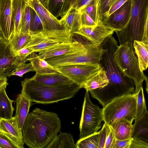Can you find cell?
<instances>
[{
    "mask_svg": "<svg viewBox=\"0 0 148 148\" xmlns=\"http://www.w3.org/2000/svg\"><path fill=\"white\" fill-rule=\"evenodd\" d=\"M27 59L32 64L36 73L47 74L60 73L56 68L49 64L45 60L40 58L35 52L31 53Z\"/></svg>",
    "mask_w": 148,
    "mask_h": 148,
    "instance_id": "44dd1931",
    "label": "cell"
},
{
    "mask_svg": "<svg viewBox=\"0 0 148 148\" xmlns=\"http://www.w3.org/2000/svg\"><path fill=\"white\" fill-rule=\"evenodd\" d=\"M32 50L29 47H24L19 50L16 55L23 60H27V58L32 52Z\"/></svg>",
    "mask_w": 148,
    "mask_h": 148,
    "instance_id": "f6af8a7d",
    "label": "cell"
},
{
    "mask_svg": "<svg viewBox=\"0 0 148 148\" xmlns=\"http://www.w3.org/2000/svg\"><path fill=\"white\" fill-rule=\"evenodd\" d=\"M110 130V126L104 123L99 131V140L98 148H104L106 139Z\"/></svg>",
    "mask_w": 148,
    "mask_h": 148,
    "instance_id": "74e56055",
    "label": "cell"
},
{
    "mask_svg": "<svg viewBox=\"0 0 148 148\" xmlns=\"http://www.w3.org/2000/svg\"><path fill=\"white\" fill-rule=\"evenodd\" d=\"M148 148V142L142 140L132 139L130 148Z\"/></svg>",
    "mask_w": 148,
    "mask_h": 148,
    "instance_id": "ee69618b",
    "label": "cell"
},
{
    "mask_svg": "<svg viewBox=\"0 0 148 148\" xmlns=\"http://www.w3.org/2000/svg\"><path fill=\"white\" fill-rule=\"evenodd\" d=\"M131 138L148 142V112L133 125Z\"/></svg>",
    "mask_w": 148,
    "mask_h": 148,
    "instance_id": "603a6c76",
    "label": "cell"
},
{
    "mask_svg": "<svg viewBox=\"0 0 148 148\" xmlns=\"http://www.w3.org/2000/svg\"><path fill=\"white\" fill-rule=\"evenodd\" d=\"M127 0H111L110 3L109 10L105 18L108 17L115 11L120 8Z\"/></svg>",
    "mask_w": 148,
    "mask_h": 148,
    "instance_id": "f35d334b",
    "label": "cell"
},
{
    "mask_svg": "<svg viewBox=\"0 0 148 148\" xmlns=\"http://www.w3.org/2000/svg\"><path fill=\"white\" fill-rule=\"evenodd\" d=\"M27 61L16 55L9 42L0 38V79L10 77L17 67Z\"/></svg>",
    "mask_w": 148,
    "mask_h": 148,
    "instance_id": "7c38bea8",
    "label": "cell"
},
{
    "mask_svg": "<svg viewBox=\"0 0 148 148\" xmlns=\"http://www.w3.org/2000/svg\"><path fill=\"white\" fill-rule=\"evenodd\" d=\"M110 126L114 130L116 139L124 140L131 138L133 125L129 121L122 119Z\"/></svg>",
    "mask_w": 148,
    "mask_h": 148,
    "instance_id": "d4e9b609",
    "label": "cell"
},
{
    "mask_svg": "<svg viewBox=\"0 0 148 148\" xmlns=\"http://www.w3.org/2000/svg\"><path fill=\"white\" fill-rule=\"evenodd\" d=\"M105 49L101 44L87 45L84 49L45 60L53 67L82 63L99 64Z\"/></svg>",
    "mask_w": 148,
    "mask_h": 148,
    "instance_id": "52a82bcc",
    "label": "cell"
},
{
    "mask_svg": "<svg viewBox=\"0 0 148 148\" xmlns=\"http://www.w3.org/2000/svg\"><path fill=\"white\" fill-rule=\"evenodd\" d=\"M147 111L143 87L139 89L137 94L136 114L134 119L136 121L140 119Z\"/></svg>",
    "mask_w": 148,
    "mask_h": 148,
    "instance_id": "1f68e13d",
    "label": "cell"
},
{
    "mask_svg": "<svg viewBox=\"0 0 148 148\" xmlns=\"http://www.w3.org/2000/svg\"><path fill=\"white\" fill-rule=\"evenodd\" d=\"M4 86L0 90V118L10 119L13 117L14 108L12 106L14 100L9 98Z\"/></svg>",
    "mask_w": 148,
    "mask_h": 148,
    "instance_id": "484cf974",
    "label": "cell"
},
{
    "mask_svg": "<svg viewBox=\"0 0 148 148\" xmlns=\"http://www.w3.org/2000/svg\"><path fill=\"white\" fill-rule=\"evenodd\" d=\"M105 71L102 67L99 71L95 73L85 81L81 86V88H84L89 91L106 86L108 83Z\"/></svg>",
    "mask_w": 148,
    "mask_h": 148,
    "instance_id": "7402d4cb",
    "label": "cell"
},
{
    "mask_svg": "<svg viewBox=\"0 0 148 148\" xmlns=\"http://www.w3.org/2000/svg\"><path fill=\"white\" fill-rule=\"evenodd\" d=\"M132 0H127L120 8L102 21L114 31L119 30L126 25L131 16Z\"/></svg>",
    "mask_w": 148,
    "mask_h": 148,
    "instance_id": "9a60e30c",
    "label": "cell"
},
{
    "mask_svg": "<svg viewBox=\"0 0 148 148\" xmlns=\"http://www.w3.org/2000/svg\"><path fill=\"white\" fill-rule=\"evenodd\" d=\"M114 32L113 29L99 20L95 27L81 26L73 34L78 35L80 38L79 40L84 45L97 46Z\"/></svg>",
    "mask_w": 148,
    "mask_h": 148,
    "instance_id": "8fae6325",
    "label": "cell"
},
{
    "mask_svg": "<svg viewBox=\"0 0 148 148\" xmlns=\"http://www.w3.org/2000/svg\"><path fill=\"white\" fill-rule=\"evenodd\" d=\"M81 26L95 27L97 24L84 11L81 10Z\"/></svg>",
    "mask_w": 148,
    "mask_h": 148,
    "instance_id": "ab89813d",
    "label": "cell"
},
{
    "mask_svg": "<svg viewBox=\"0 0 148 148\" xmlns=\"http://www.w3.org/2000/svg\"><path fill=\"white\" fill-rule=\"evenodd\" d=\"M99 131L84 138L79 139L76 143L77 148H98Z\"/></svg>",
    "mask_w": 148,
    "mask_h": 148,
    "instance_id": "4dcf8cb0",
    "label": "cell"
},
{
    "mask_svg": "<svg viewBox=\"0 0 148 148\" xmlns=\"http://www.w3.org/2000/svg\"><path fill=\"white\" fill-rule=\"evenodd\" d=\"M27 3L48 23L52 30L65 29L60 20L55 17L38 0H26Z\"/></svg>",
    "mask_w": 148,
    "mask_h": 148,
    "instance_id": "e0dca14e",
    "label": "cell"
},
{
    "mask_svg": "<svg viewBox=\"0 0 148 148\" xmlns=\"http://www.w3.org/2000/svg\"><path fill=\"white\" fill-rule=\"evenodd\" d=\"M133 47L137 56L140 69L143 72L148 66V44L141 41L134 40Z\"/></svg>",
    "mask_w": 148,
    "mask_h": 148,
    "instance_id": "4316f807",
    "label": "cell"
},
{
    "mask_svg": "<svg viewBox=\"0 0 148 148\" xmlns=\"http://www.w3.org/2000/svg\"><path fill=\"white\" fill-rule=\"evenodd\" d=\"M78 0H65L62 8L61 17H63L73 7Z\"/></svg>",
    "mask_w": 148,
    "mask_h": 148,
    "instance_id": "7bdbcfd3",
    "label": "cell"
},
{
    "mask_svg": "<svg viewBox=\"0 0 148 148\" xmlns=\"http://www.w3.org/2000/svg\"><path fill=\"white\" fill-rule=\"evenodd\" d=\"M23 93L32 102L48 104L68 99L73 97L81 89L75 83L57 86L44 85L36 82L31 78L21 81Z\"/></svg>",
    "mask_w": 148,
    "mask_h": 148,
    "instance_id": "3957f363",
    "label": "cell"
},
{
    "mask_svg": "<svg viewBox=\"0 0 148 148\" xmlns=\"http://www.w3.org/2000/svg\"><path fill=\"white\" fill-rule=\"evenodd\" d=\"M31 38L30 33L20 32L15 34L8 42L12 49L16 55L19 50L25 47Z\"/></svg>",
    "mask_w": 148,
    "mask_h": 148,
    "instance_id": "f546056e",
    "label": "cell"
},
{
    "mask_svg": "<svg viewBox=\"0 0 148 148\" xmlns=\"http://www.w3.org/2000/svg\"><path fill=\"white\" fill-rule=\"evenodd\" d=\"M87 45L83 44L79 40H73L70 42L59 43L38 52L41 58L46 60L82 50Z\"/></svg>",
    "mask_w": 148,
    "mask_h": 148,
    "instance_id": "4fadbf2b",
    "label": "cell"
},
{
    "mask_svg": "<svg viewBox=\"0 0 148 148\" xmlns=\"http://www.w3.org/2000/svg\"><path fill=\"white\" fill-rule=\"evenodd\" d=\"M111 0H99L98 3V14L99 19L102 21L105 18L109 9Z\"/></svg>",
    "mask_w": 148,
    "mask_h": 148,
    "instance_id": "d590c367",
    "label": "cell"
},
{
    "mask_svg": "<svg viewBox=\"0 0 148 148\" xmlns=\"http://www.w3.org/2000/svg\"><path fill=\"white\" fill-rule=\"evenodd\" d=\"M132 138L126 140H115L113 148H130Z\"/></svg>",
    "mask_w": 148,
    "mask_h": 148,
    "instance_id": "b9f144b4",
    "label": "cell"
},
{
    "mask_svg": "<svg viewBox=\"0 0 148 148\" xmlns=\"http://www.w3.org/2000/svg\"><path fill=\"white\" fill-rule=\"evenodd\" d=\"M27 3L25 0H11L12 14L14 24L15 34L20 32L21 17Z\"/></svg>",
    "mask_w": 148,
    "mask_h": 148,
    "instance_id": "83f0119b",
    "label": "cell"
},
{
    "mask_svg": "<svg viewBox=\"0 0 148 148\" xmlns=\"http://www.w3.org/2000/svg\"><path fill=\"white\" fill-rule=\"evenodd\" d=\"M31 79L37 83L49 86H57L74 83L69 78L59 72L47 74L36 73Z\"/></svg>",
    "mask_w": 148,
    "mask_h": 148,
    "instance_id": "d6986e66",
    "label": "cell"
},
{
    "mask_svg": "<svg viewBox=\"0 0 148 148\" xmlns=\"http://www.w3.org/2000/svg\"><path fill=\"white\" fill-rule=\"evenodd\" d=\"M131 16L125 27L115 30L120 45H133L134 40L141 41L148 21V0H132Z\"/></svg>",
    "mask_w": 148,
    "mask_h": 148,
    "instance_id": "277c9868",
    "label": "cell"
},
{
    "mask_svg": "<svg viewBox=\"0 0 148 148\" xmlns=\"http://www.w3.org/2000/svg\"><path fill=\"white\" fill-rule=\"evenodd\" d=\"M46 148H77L73 135L70 133L60 132Z\"/></svg>",
    "mask_w": 148,
    "mask_h": 148,
    "instance_id": "cb8c5ba5",
    "label": "cell"
},
{
    "mask_svg": "<svg viewBox=\"0 0 148 148\" xmlns=\"http://www.w3.org/2000/svg\"><path fill=\"white\" fill-rule=\"evenodd\" d=\"M116 139L114 130L110 126V130L106 139L104 148H113Z\"/></svg>",
    "mask_w": 148,
    "mask_h": 148,
    "instance_id": "60d3db41",
    "label": "cell"
},
{
    "mask_svg": "<svg viewBox=\"0 0 148 148\" xmlns=\"http://www.w3.org/2000/svg\"><path fill=\"white\" fill-rule=\"evenodd\" d=\"M134 49L132 44L119 45L114 53V60L121 72L134 81L135 85L134 94H137L142 87L144 81L146 82V90L148 93L147 77L140 69Z\"/></svg>",
    "mask_w": 148,
    "mask_h": 148,
    "instance_id": "5b68a950",
    "label": "cell"
},
{
    "mask_svg": "<svg viewBox=\"0 0 148 148\" xmlns=\"http://www.w3.org/2000/svg\"><path fill=\"white\" fill-rule=\"evenodd\" d=\"M65 0H49L48 10L54 16L61 17V11Z\"/></svg>",
    "mask_w": 148,
    "mask_h": 148,
    "instance_id": "e575fe53",
    "label": "cell"
},
{
    "mask_svg": "<svg viewBox=\"0 0 148 148\" xmlns=\"http://www.w3.org/2000/svg\"><path fill=\"white\" fill-rule=\"evenodd\" d=\"M61 128L57 114L36 108L28 114L23 124L24 143L30 148H46Z\"/></svg>",
    "mask_w": 148,
    "mask_h": 148,
    "instance_id": "7a4b0ae2",
    "label": "cell"
},
{
    "mask_svg": "<svg viewBox=\"0 0 148 148\" xmlns=\"http://www.w3.org/2000/svg\"><path fill=\"white\" fill-rule=\"evenodd\" d=\"M101 45L105 51L99 64L106 72L108 83L102 88L89 92L92 97L97 99L103 108L116 98L134 94L135 85L132 79L121 72L114 61V53L119 46L113 34L106 38Z\"/></svg>",
    "mask_w": 148,
    "mask_h": 148,
    "instance_id": "6da1fadb",
    "label": "cell"
},
{
    "mask_svg": "<svg viewBox=\"0 0 148 148\" xmlns=\"http://www.w3.org/2000/svg\"><path fill=\"white\" fill-rule=\"evenodd\" d=\"M15 118L19 130L22 133L23 126L32 102L23 93L18 94L16 99Z\"/></svg>",
    "mask_w": 148,
    "mask_h": 148,
    "instance_id": "ac0fdd59",
    "label": "cell"
},
{
    "mask_svg": "<svg viewBox=\"0 0 148 148\" xmlns=\"http://www.w3.org/2000/svg\"><path fill=\"white\" fill-rule=\"evenodd\" d=\"M31 38L25 47H29L33 52H39L59 43L73 40V34L65 29L42 30L32 33Z\"/></svg>",
    "mask_w": 148,
    "mask_h": 148,
    "instance_id": "9c48e42d",
    "label": "cell"
},
{
    "mask_svg": "<svg viewBox=\"0 0 148 148\" xmlns=\"http://www.w3.org/2000/svg\"><path fill=\"white\" fill-rule=\"evenodd\" d=\"M99 0H92L81 10L85 12L97 24L99 21L98 14Z\"/></svg>",
    "mask_w": 148,
    "mask_h": 148,
    "instance_id": "836d02e7",
    "label": "cell"
},
{
    "mask_svg": "<svg viewBox=\"0 0 148 148\" xmlns=\"http://www.w3.org/2000/svg\"><path fill=\"white\" fill-rule=\"evenodd\" d=\"M54 67L80 87L88 78L102 68L100 64L93 63H82Z\"/></svg>",
    "mask_w": 148,
    "mask_h": 148,
    "instance_id": "30bf717a",
    "label": "cell"
},
{
    "mask_svg": "<svg viewBox=\"0 0 148 148\" xmlns=\"http://www.w3.org/2000/svg\"><path fill=\"white\" fill-rule=\"evenodd\" d=\"M42 5L47 10H48V5L49 0H38Z\"/></svg>",
    "mask_w": 148,
    "mask_h": 148,
    "instance_id": "681fc988",
    "label": "cell"
},
{
    "mask_svg": "<svg viewBox=\"0 0 148 148\" xmlns=\"http://www.w3.org/2000/svg\"><path fill=\"white\" fill-rule=\"evenodd\" d=\"M30 8V6L27 3L23 10L21 17L20 32L29 33Z\"/></svg>",
    "mask_w": 148,
    "mask_h": 148,
    "instance_id": "d6a6232c",
    "label": "cell"
},
{
    "mask_svg": "<svg viewBox=\"0 0 148 148\" xmlns=\"http://www.w3.org/2000/svg\"><path fill=\"white\" fill-rule=\"evenodd\" d=\"M92 0H78L73 8L81 11Z\"/></svg>",
    "mask_w": 148,
    "mask_h": 148,
    "instance_id": "7dc6e473",
    "label": "cell"
},
{
    "mask_svg": "<svg viewBox=\"0 0 148 148\" xmlns=\"http://www.w3.org/2000/svg\"><path fill=\"white\" fill-rule=\"evenodd\" d=\"M89 92L86 90L79 124V139L92 134L100 128L103 120V108L91 102Z\"/></svg>",
    "mask_w": 148,
    "mask_h": 148,
    "instance_id": "ba28073f",
    "label": "cell"
},
{
    "mask_svg": "<svg viewBox=\"0 0 148 148\" xmlns=\"http://www.w3.org/2000/svg\"><path fill=\"white\" fill-rule=\"evenodd\" d=\"M137 95H124L116 98L103 108V121L111 126L122 119L132 123L135 119Z\"/></svg>",
    "mask_w": 148,
    "mask_h": 148,
    "instance_id": "8992f818",
    "label": "cell"
},
{
    "mask_svg": "<svg viewBox=\"0 0 148 148\" xmlns=\"http://www.w3.org/2000/svg\"><path fill=\"white\" fill-rule=\"evenodd\" d=\"M0 27L2 38L8 42L15 34L11 0H0Z\"/></svg>",
    "mask_w": 148,
    "mask_h": 148,
    "instance_id": "5bb4252c",
    "label": "cell"
},
{
    "mask_svg": "<svg viewBox=\"0 0 148 148\" xmlns=\"http://www.w3.org/2000/svg\"><path fill=\"white\" fill-rule=\"evenodd\" d=\"M81 11L72 7L60 20L64 29L68 32L73 34L81 26Z\"/></svg>",
    "mask_w": 148,
    "mask_h": 148,
    "instance_id": "ffe728a7",
    "label": "cell"
},
{
    "mask_svg": "<svg viewBox=\"0 0 148 148\" xmlns=\"http://www.w3.org/2000/svg\"><path fill=\"white\" fill-rule=\"evenodd\" d=\"M0 148H16V147L6 138L0 134Z\"/></svg>",
    "mask_w": 148,
    "mask_h": 148,
    "instance_id": "bcb514c9",
    "label": "cell"
},
{
    "mask_svg": "<svg viewBox=\"0 0 148 148\" xmlns=\"http://www.w3.org/2000/svg\"></svg>",
    "mask_w": 148,
    "mask_h": 148,
    "instance_id": "816d5d0a",
    "label": "cell"
},
{
    "mask_svg": "<svg viewBox=\"0 0 148 148\" xmlns=\"http://www.w3.org/2000/svg\"><path fill=\"white\" fill-rule=\"evenodd\" d=\"M2 37V33L1 32V28L0 27V38Z\"/></svg>",
    "mask_w": 148,
    "mask_h": 148,
    "instance_id": "f907efd6",
    "label": "cell"
},
{
    "mask_svg": "<svg viewBox=\"0 0 148 148\" xmlns=\"http://www.w3.org/2000/svg\"><path fill=\"white\" fill-rule=\"evenodd\" d=\"M8 84L7 82V78L0 79V90L4 86H7Z\"/></svg>",
    "mask_w": 148,
    "mask_h": 148,
    "instance_id": "c3c4849f",
    "label": "cell"
},
{
    "mask_svg": "<svg viewBox=\"0 0 148 148\" xmlns=\"http://www.w3.org/2000/svg\"><path fill=\"white\" fill-rule=\"evenodd\" d=\"M42 30H52L47 22L40 17L34 9L31 7L29 33L36 32Z\"/></svg>",
    "mask_w": 148,
    "mask_h": 148,
    "instance_id": "f1b7e54d",
    "label": "cell"
},
{
    "mask_svg": "<svg viewBox=\"0 0 148 148\" xmlns=\"http://www.w3.org/2000/svg\"><path fill=\"white\" fill-rule=\"evenodd\" d=\"M0 134L6 138L16 148H24L22 133L18 128L14 116L10 119L0 118Z\"/></svg>",
    "mask_w": 148,
    "mask_h": 148,
    "instance_id": "2e32d148",
    "label": "cell"
},
{
    "mask_svg": "<svg viewBox=\"0 0 148 148\" xmlns=\"http://www.w3.org/2000/svg\"><path fill=\"white\" fill-rule=\"evenodd\" d=\"M34 71L32 64L23 63L17 67L12 73L11 76L17 75L22 77L24 74L30 71Z\"/></svg>",
    "mask_w": 148,
    "mask_h": 148,
    "instance_id": "8d00e7d4",
    "label": "cell"
}]
</instances>
